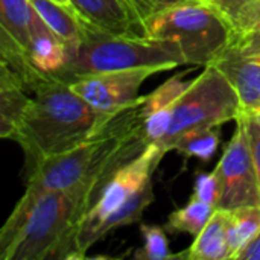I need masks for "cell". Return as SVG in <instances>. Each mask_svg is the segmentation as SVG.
Instances as JSON below:
<instances>
[{
    "mask_svg": "<svg viewBox=\"0 0 260 260\" xmlns=\"http://www.w3.org/2000/svg\"><path fill=\"white\" fill-rule=\"evenodd\" d=\"M143 96L113 113L88 139L47 157L26 171L27 193L73 190L88 186L101 193L105 183L123 165L140 155L151 143L142 113Z\"/></svg>",
    "mask_w": 260,
    "mask_h": 260,
    "instance_id": "obj_1",
    "label": "cell"
},
{
    "mask_svg": "<svg viewBox=\"0 0 260 260\" xmlns=\"http://www.w3.org/2000/svg\"><path fill=\"white\" fill-rule=\"evenodd\" d=\"M111 114L94 110L66 81L44 75L29 90L6 139L23 149L29 171L93 136Z\"/></svg>",
    "mask_w": 260,
    "mask_h": 260,
    "instance_id": "obj_2",
    "label": "cell"
},
{
    "mask_svg": "<svg viewBox=\"0 0 260 260\" xmlns=\"http://www.w3.org/2000/svg\"><path fill=\"white\" fill-rule=\"evenodd\" d=\"M98 197L88 186L24 192L0 230V259L70 260L78 222Z\"/></svg>",
    "mask_w": 260,
    "mask_h": 260,
    "instance_id": "obj_3",
    "label": "cell"
},
{
    "mask_svg": "<svg viewBox=\"0 0 260 260\" xmlns=\"http://www.w3.org/2000/svg\"><path fill=\"white\" fill-rule=\"evenodd\" d=\"M166 154L165 148L151 143L111 175L96 203L78 222L70 260L84 259L88 250L108 233L142 219L143 212L154 201L152 177Z\"/></svg>",
    "mask_w": 260,
    "mask_h": 260,
    "instance_id": "obj_4",
    "label": "cell"
},
{
    "mask_svg": "<svg viewBox=\"0 0 260 260\" xmlns=\"http://www.w3.org/2000/svg\"><path fill=\"white\" fill-rule=\"evenodd\" d=\"M145 35L174 46L184 66L213 64L233 40L224 18L204 0H187L143 21Z\"/></svg>",
    "mask_w": 260,
    "mask_h": 260,
    "instance_id": "obj_5",
    "label": "cell"
},
{
    "mask_svg": "<svg viewBox=\"0 0 260 260\" xmlns=\"http://www.w3.org/2000/svg\"><path fill=\"white\" fill-rule=\"evenodd\" d=\"M184 66L178 50L149 37L111 35L84 27V38L75 50L61 81L70 84L76 78L129 70L139 67H160L171 70Z\"/></svg>",
    "mask_w": 260,
    "mask_h": 260,
    "instance_id": "obj_6",
    "label": "cell"
},
{
    "mask_svg": "<svg viewBox=\"0 0 260 260\" xmlns=\"http://www.w3.org/2000/svg\"><path fill=\"white\" fill-rule=\"evenodd\" d=\"M242 114L239 96L222 72L210 64L190 81L172 108L169 128L160 145L168 152L186 133L201 128L221 126Z\"/></svg>",
    "mask_w": 260,
    "mask_h": 260,
    "instance_id": "obj_7",
    "label": "cell"
},
{
    "mask_svg": "<svg viewBox=\"0 0 260 260\" xmlns=\"http://www.w3.org/2000/svg\"><path fill=\"white\" fill-rule=\"evenodd\" d=\"M215 171L222 186L219 209L233 210L245 206H260V183L251 157L245 123L239 116L236 129L224 149Z\"/></svg>",
    "mask_w": 260,
    "mask_h": 260,
    "instance_id": "obj_8",
    "label": "cell"
},
{
    "mask_svg": "<svg viewBox=\"0 0 260 260\" xmlns=\"http://www.w3.org/2000/svg\"><path fill=\"white\" fill-rule=\"evenodd\" d=\"M158 72L165 70L160 67H139L87 75L72 81L70 87L94 110L111 114L136 102L140 98L139 91L143 82Z\"/></svg>",
    "mask_w": 260,
    "mask_h": 260,
    "instance_id": "obj_9",
    "label": "cell"
},
{
    "mask_svg": "<svg viewBox=\"0 0 260 260\" xmlns=\"http://www.w3.org/2000/svg\"><path fill=\"white\" fill-rule=\"evenodd\" d=\"M213 64L236 90L242 113H260V29L235 37Z\"/></svg>",
    "mask_w": 260,
    "mask_h": 260,
    "instance_id": "obj_10",
    "label": "cell"
},
{
    "mask_svg": "<svg viewBox=\"0 0 260 260\" xmlns=\"http://www.w3.org/2000/svg\"><path fill=\"white\" fill-rule=\"evenodd\" d=\"M70 9L87 29L111 35L146 37L142 21L125 0H70Z\"/></svg>",
    "mask_w": 260,
    "mask_h": 260,
    "instance_id": "obj_11",
    "label": "cell"
},
{
    "mask_svg": "<svg viewBox=\"0 0 260 260\" xmlns=\"http://www.w3.org/2000/svg\"><path fill=\"white\" fill-rule=\"evenodd\" d=\"M73 53V49L69 47L35 12L26 49V55L32 66L47 76L61 79Z\"/></svg>",
    "mask_w": 260,
    "mask_h": 260,
    "instance_id": "obj_12",
    "label": "cell"
},
{
    "mask_svg": "<svg viewBox=\"0 0 260 260\" xmlns=\"http://www.w3.org/2000/svg\"><path fill=\"white\" fill-rule=\"evenodd\" d=\"M183 75H177L161 84L152 93L143 96L142 101V113L145 120V131L149 143H160L165 137L171 114L175 102L183 94V91L189 87L190 81H184Z\"/></svg>",
    "mask_w": 260,
    "mask_h": 260,
    "instance_id": "obj_13",
    "label": "cell"
},
{
    "mask_svg": "<svg viewBox=\"0 0 260 260\" xmlns=\"http://www.w3.org/2000/svg\"><path fill=\"white\" fill-rule=\"evenodd\" d=\"M189 260H227L230 259L227 238V210L218 209L201 233L193 238V244L186 253L175 254Z\"/></svg>",
    "mask_w": 260,
    "mask_h": 260,
    "instance_id": "obj_14",
    "label": "cell"
},
{
    "mask_svg": "<svg viewBox=\"0 0 260 260\" xmlns=\"http://www.w3.org/2000/svg\"><path fill=\"white\" fill-rule=\"evenodd\" d=\"M29 2L41 20L75 52L84 38V24L73 14V11L53 0Z\"/></svg>",
    "mask_w": 260,
    "mask_h": 260,
    "instance_id": "obj_15",
    "label": "cell"
},
{
    "mask_svg": "<svg viewBox=\"0 0 260 260\" xmlns=\"http://www.w3.org/2000/svg\"><path fill=\"white\" fill-rule=\"evenodd\" d=\"M35 9L29 0H0V34L14 40L24 50L29 44Z\"/></svg>",
    "mask_w": 260,
    "mask_h": 260,
    "instance_id": "obj_16",
    "label": "cell"
},
{
    "mask_svg": "<svg viewBox=\"0 0 260 260\" xmlns=\"http://www.w3.org/2000/svg\"><path fill=\"white\" fill-rule=\"evenodd\" d=\"M229 24L235 37L260 26V0H204ZM233 37V38H235Z\"/></svg>",
    "mask_w": 260,
    "mask_h": 260,
    "instance_id": "obj_17",
    "label": "cell"
},
{
    "mask_svg": "<svg viewBox=\"0 0 260 260\" xmlns=\"http://www.w3.org/2000/svg\"><path fill=\"white\" fill-rule=\"evenodd\" d=\"M260 232V206H245L227 210V238L230 248V259Z\"/></svg>",
    "mask_w": 260,
    "mask_h": 260,
    "instance_id": "obj_18",
    "label": "cell"
},
{
    "mask_svg": "<svg viewBox=\"0 0 260 260\" xmlns=\"http://www.w3.org/2000/svg\"><path fill=\"white\" fill-rule=\"evenodd\" d=\"M216 210L218 209H215L213 206L192 197L184 207L177 209L169 216L165 230L168 233H187L197 238Z\"/></svg>",
    "mask_w": 260,
    "mask_h": 260,
    "instance_id": "obj_19",
    "label": "cell"
},
{
    "mask_svg": "<svg viewBox=\"0 0 260 260\" xmlns=\"http://www.w3.org/2000/svg\"><path fill=\"white\" fill-rule=\"evenodd\" d=\"M219 126L193 129L183 134L172 146V151L183 154L184 157H197L203 161H209L219 146Z\"/></svg>",
    "mask_w": 260,
    "mask_h": 260,
    "instance_id": "obj_20",
    "label": "cell"
},
{
    "mask_svg": "<svg viewBox=\"0 0 260 260\" xmlns=\"http://www.w3.org/2000/svg\"><path fill=\"white\" fill-rule=\"evenodd\" d=\"M143 245L134 253L137 260H168L177 257L169 250V242L165 227L158 225H140Z\"/></svg>",
    "mask_w": 260,
    "mask_h": 260,
    "instance_id": "obj_21",
    "label": "cell"
},
{
    "mask_svg": "<svg viewBox=\"0 0 260 260\" xmlns=\"http://www.w3.org/2000/svg\"><path fill=\"white\" fill-rule=\"evenodd\" d=\"M195 198L213 206L215 209H219L221 198H222V186L221 180L216 171L213 172H204L200 174L193 184V195Z\"/></svg>",
    "mask_w": 260,
    "mask_h": 260,
    "instance_id": "obj_22",
    "label": "cell"
},
{
    "mask_svg": "<svg viewBox=\"0 0 260 260\" xmlns=\"http://www.w3.org/2000/svg\"><path fill=\"white\" fill-rule=\"evenodd\" d=\"M241 117L247 128L251 157H253L260 183V113H242Z\"/></svg>",
    "mask_w": 260,
    "mask_h": 260,
    "instance_id": "obj_23",
    "label": "cell"
},
{
    "mask_svg": "<svg viewBox=\"0 0 260 260\" xmlns=\"http://www.w3.org/2000/svg\"><path fill=\"white\" fill-rule=\"evenodd\" d=\"M125 2L129 5V8L136 14V17L143 24V21L146 18H149L151 15H154L163 9H168L174 5L187 2V0H125Z\"/></svg>",
    "mask_w": 260,
    "mask_h": 260,
    "instance_id": "obj_24",
    "label": "cell"
},
{
    "mask_svg": "<svg viewBox=\"0 0 260 260\" xmlns=\"http://www.w3.org/2000/svg\"><path fill=\"white\" fill-rule=\"evenodd\" d=\"M235 260H260V232L236 254Z\"/></svg>",
    "mask_w": 260,
    "mask_h": 260,
    "instance_id": "obj_25",
    "label": "cell"
},
{
    "mask_svg": "<svg viewBox=\"0 0 260 260\" xmlns=\"http://www.w3.org/2000/svg\"><path fill=\"white\" fill-rule=\"evenodd\" d=\"M53 2H56V3H59V5H62V6L70 8V0H53Z\"/></svg>",
    "mask_w": 260,
    "mask_h": 260,
    "instance_id": "obj_26",
    "label": "cell"
},
{
    "mask_svg": "<svg viewBox=\"0 0 260 260\" xmlns=\"http://www.w3.org/2000/svg\"><path fill=\"white\" fill-rule=\"evenodd\" d=\"M259 29H260V26H259Z\"/></svg>",
    "mask_w": 260,
    "mask_h": 260,
    "instance_id": "obj_27",
    "label": "cell"
}]
</instances>
